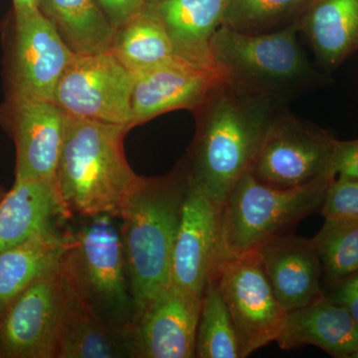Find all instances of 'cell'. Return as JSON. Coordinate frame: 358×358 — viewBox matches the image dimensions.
<instances>
[{
    "mask_svg": "<svg viewBox=\"0 0 358 358\" xmlns=\"http://www.w3.org/2000/svg\"><path fill=\"white\" fill-rule=\"evenodd\" d=\"M110 52L133 73L148 69L174 56L171 39L148 3L115 29Z\"/></svg>",
    "mask_w": 358,
    "mask_h": 358,
    "instance_id": "cell-24",
    "label": "cell"
},
{
    "mask_svg": "<svg viewBox=\"0 0 358 358\" xmlns=\"http://www.w3.org/2000/svg\"><path fill=\"white\" fill-rule=\"evenodd\" d=\"M183 159L171 173L141 178L120 212L122 246L134 303V322L171 284V258L188 188Z\"/></svg>",
    "mask_w": 358,
    "mask_h": 358,
    "instance_id": "cell-2",
    "label": "cell"
},
{
    "mask_svg": "<svg viewBox=\"0 0 358 358\" xmlns=\"http://www.w3.org/2000/svg\"><path fill=\"white\" fill-rule=\"evenodd\" d=\"M13 96L54 101L63 73L75 57L40 8L14 11Z\"/></svg>",
    "mask_w": 358,
    "mask_h": 358,
    "instance_id": "cell-11",
    "label": "cell"
},
{
    "mask_svg": "<svg viewBox=\"0 0 358 358\" xmlns=\"http://www.w3.org/2000/svg\"><path fill=\"white\" fill-rule=\"evenodd\" d=\"M134 74L133 128L171 110L194 112L224 81L218 72L176 56Z\"/></svg>",
    "mask_w": 358,
    "mask_h": 358,
    "instance_id": "cell-13",
    "label": "cell"
},
{
    "mask_svg": "<svg viewBox=\"0 0 358 358\" xmlns=\"http://www.w3.org/2000/svg\"><path fill=\"white\" fill-rule=\"evenodd\" d=\"M299 34L294 23L257 34L221 25L211 41L214 65L238 91L287 103L326 81L301 48Z\"/></svg>",
    "mask_w": 358,
    "mask_h": 358,
    "instance_id": "cell-4",
    "label": "cell"
},
{
    "mask_svg": "<svg viewBox=\"0 0 358 358\" xmlns=\"http://www.w3.org/2000/svg\"><path fill=\"white\" fill-rule=\"evenodd\" d=\"M134 74L110 51L75 55L54 94L66 114L133 129Z\"/></svg>",
    "mask_w": 358,
    "mask_h": 358,
    "instance_id": "cell-9",
    "label": "cell"
},
{
    "mask_svg": "<svg viewBox=\"0 0 358 358\" xmlns=\"http://www.w3.org/2000/svg\"><path fill=\"white\" fill-rule=\"evenodd\" d=\"M312 241L329 286L358 273V219H326Z\"/></svg>",
    "mask_w": 358,
    "mask_h": 358,
    "instance_id": "cell-26",
    "label": "cell"
},
{
    "mask_svg": "<svg viewBox=\"0 0 358 358\" xmlns=\"http://www.w3.org/2000/svg\"><path fill=\"white\" fill-rule=\"evenodd\" d=\"M14 11H27L39 8L40 0H13Z\"/></svg>",
    "mask_w": 358,
    "mask_h": 358,
    "instance_id": "cell-32",
    "label": "cell"
},
{
    "mask_svg": "<svg viewBox=\"0 0 358 358\" xmlns=\"http://www.w3.org/2000/svg\"><path fill=\"white\" fill-rule=\"evenodd\" d=\"M284 109L282 101L217 85L193 112L196 131L185 157L190 185L222 208Z\"/></svg>",
    "mask_w": 358,
    "mask_h": 358,
    "instance_id": "cell-1",
    "label": "cell"
},
{
    "mask_svg": "<svg viewBox=\"0 0 358 358\" xmlns=\"http://www.w3.org/2000/svg\"><path fill=\"white\" fill-rule=\"evenodd\" d=\"M324 219H358V179L336 178L320 208Z\"/></svg>",
    "mask_w": 358,
    "mask_h": 358,
    "instance_id": "cell-28",
    "label": "cell"
},
{
    "mask_svg": "<svg viewBox=\"0 0 358 358\" xmlns=\"http://www.w3.org/2000/svg\"><path fill=\"white\" fill-rule=\"evenodd\" d=\"M334 179L282 189L261 183L247 171L221 208L220 262L255 251L268 240L286 234L301 219L320 211Z\"/></svg>",
    "mask_w": 358,
    "mask_h": 358,
    "instance_id": "cell-6",
    "label": "cell"
},
{
    "mask_svg": "<svg viewBox=\"0 0 358 358\" xmlns=\"http://www.w3.org/2000/svg\"><path fill=\"white\" fill-rule=\"evenodd\" d=\"M338 138L284 109L275 117L249 169L264 185L292 189L336 178Z\"/></svg>",
    "mask_w": 358,
    "mask_h": 358,
    "instance_id": "cell-7",
    "label": "cell"
},
{
    "mask_svg": "<svg viewBox=\"0 0 358 358\" xmlns=\"http://www.w3.org/2000/svg\"><path fill=\"white\" fill-rule=\"evenodd\" d=\"M145 3H152V2L157 1V0H143Z\"/></svg>",
    "mask_w": 358,
    "mask_h": 358,
    "instance_id": "cell-33",
    "label": "cell"
},
{
    "mask_svg": "<svg viewBox=\"0 0 358 358\" xmlns=\"http://www.w3.org/2000/svg\"><path fill=\"white\" fill-rule=\"evenodd\" d=\"M129 129L66 114L55 183L71 220L119 217L141 178L124 155V138Z\"/></svg>",
    "mask_w": 358,
    "mask_h": 358,
    "instance_id": "cell-3",
    "label": "cell"
},
{
    "mask_svg": "<svg viewBox=\"0 0 358 358\" xmlns=\"http://www.w3.org/2000/svg\"><path fill=\"white\" fill-rule=\"evenodd\" d=\"M3 195H4V192H2V190H1V189H0V199H2V196H3Z\"/></svg>",
    "mask_w": 358,
    "mask_h": 358,
    "instance_id": "cell-35",
    "label": "cell"
},
{
    "mask_svg": "<svg viewBox=\"0 0 358 358\" xmlns=\"http://www.w3.org/2000/svg\"><path fill=\"white\" fill-rule=\"evenodd\" d=\"M275 343L284 350L313 345L334 358H352L358 350V324L345 307L324 294L287 313Z\"/></svg>",
    "mask_w": 358,
    "mask_h": 358,
    "instance_id": "cell-18",
    "label": "cell"
},
{
    "mask_svg": "<svg viewBox=\"0 0 358 358\" xmlns=\"http://www.w3.org/2000/svg\"><path fill=\"white\" fill-rule=\"evenodd\" d=\"M70 239L67 225L0 252V317L33 282L61 268Z\"/></svg>",
    "mask_w": 358,
    "mask_h": 358,
    "instance_id": "cell-22",
    "label": "cell"
},
{
    "mask_svg": "<svg viewBox=\"0 0 358 358\" xmlns=\"http://www.w3.org/2000/svg\"><path fill=\"white\" fill-rule=\"evenodd\" d=\"M96 2L115 30L147 6L143 0H96Z\"/></svg>",
    "mask_w": 358,
    "mask_h": 358,
    "instance_id": "cell-29",
    "label": "cell"
},
{
    "mask_svg": "<svg viewBox=\"0 0 358 358\" xmlns=\"http://www.w3.org/2000/svg\"><path fill=\"white\" fill-rule=\"evenodd\" d=\"M39 8L75 54L110 51L115 30L96 0H40Z\"/></svg>",
    "mask_w": 358,
    "mask_h": 358,
    "instance_id": "cell-23",
    "label": "cell"
},
{
    "mask_svg": "<svg viewBox=\"0 0 358 358\" xmlns=\"http://www.w3.org/2000/svg\"><path fill=\"white\" fill-rule=\"evenodd\" d=\"M15 179H55L66 113L54 101L11 96Z\"/></svg>",
    "mask_w": 358,
    "mask_h": 358,
    "instance_id": "cell-15",
    "label": "cell"
},
{
    "mask_svg": "<svg viewBox=\"0 0 358 358\" xmlns=\"http://www.w3.org/2000/svg\"><path fill=\"white\" fill-rule=\"evenodd\" d=\"M131 329L103 322L85 305L69 282L55 358L133 357Z\"/></svg>",
    "mask_w": 358,
    "mask_h": 358,
    "instance_id": "cell-21",
    "label": "cell"
},
{
    "mask_svg": "<svg viewBox=\"0 0 358 358\" xmlns=\"http://www.w3.org/2000/svg\"><path fill=\"white\" fill-rule=\"evenodd\" d=\"M70 225L64 268L71 287L103 322L131 329L134 303L127 271L119 218H78Z\"/></svg>",
    "mask_w": 358,
    "mask_h": 358,
    "instance_id": "cell-5",
    "label": "cell"
},
{
    "mask_svg": "<svg viewBox=\"0 0 358 358\" xmlns=\"http://www.w3.org/2000/svg\"><path fill=\"white\" fill-rule=\"evenodd\" d=\"M352 358H358V350L352 355Z\"/></svg>",
    "mask_w": 358,
    "mask_h": 358,
    "instance_id": "cell-34",
    "label": "cell"
},
{
    "mask_svg": "<svg viewBox=\"0 0 358 358\" xmlns=\"http://www.w3.org/2000/svg\"><path fill=\"white\" fill-rule=\"evenodd\" d=\"M310 0H228L223 25L238 32L267 33L293 24Z\"/></svg>",
    "mask_w": 358,
    "mask_h": 358,
    "instance_id": "cell-27",
    "label": "cell"
},
{
    "mask_svg": "<svg viewBox=\"0 0 358 358\" xmlns=\"http://www.w3.org/2000/svg\"><path fill=\"white\" fill-rule=\"evenodd\" d=\"M201 300L173 284L160 292L131 326L133 358H193Z\"/></svg>",
    "mask_w": 358,
    "mask_h": 358,
    "instance_id": "cell-14",
    "label": "cell"
},
{
    "mask_svg": "<svg viewBox=\"0 0 358 358\" xmlns=\"http://www.w3.org/2000/svg\"><path fill=\"white\" fill-rule=\"evenodd\" d=\"M227 3L228 0H157L148 4L164 25L174 56L218 72L211 41L223 25Z\"/></svg>",
    "mask_w": 358,
    "mask_h": 358,
    "instance_id": "cell-19",
    "label": "cell"
},
{
    "mask_svg": "<svg viewBox=\"0 0 358 358\" xmlns=\"http://www.w3.org/2000/svg\"><path fill=\"white\" fill-rule=\"evenodd\" d=\"M195 357L241 358L229 310L215 279L208 282L202 296Z\"/></svg>",
    "mask_w": 358,
    "mask_h": 358,
    "instance_id": "cell-25",
    "label": "cell"
},
{
    "mask_svg": "<svg viewBox=\"0 0 358 358\" xmlns=\"http://www.w3.org/2000/svg\"><path fill=\"white\" fill-rule=\"evenodd\" d=\"M68 289L62 264L11 303L0 317V357L55 358Z\"/></svg>",
    "mask_w": 358,
    "mask_h": 358,
    "instance_id": "cell-10",
    "label": "cell"
},
{
    "mask_svg": "<svg viewBox=\"0 0 358 358\" xmlns=\"http://www.w3.org/2000/svg\"><path fill=\"white\" fill-rule=\"evenodd\" d=\"M336 178L358 179V138L339 141L334 157Z\"/></svg>",
    "mask_w": 358,
    "mask_h": 358,
    "instance_id": "cell-30",
    "label": "cell"
},
{
    "mask_svg": "<svg viewBox=\"0 0 358 358\" xmlns=\"http://www.w3.org/2000/svg\"><path fill=\"white\" fill-rule=\"evenodd\" d=\"M221 207L189 185L171 258V284L201 300L220 263Z\"/></svg>",
    "mask_w": 358,
    "mask_h": 358,
    "instance_id": "cell-12",
    "label": "cell"
},
{
    "mask_svg": "<svg viewBox=\"0 0 358 358\" xmlns=\"http://www.w3.org/2000/svg\"><path fill=\"white\" fill-rule=\"evenodd\" d=\"M294 23L324 70L358 51V0H310Z\"/></svg>",
    "mask_w": 358,
    "mask_h": 358,
    "instance_id": "cell-20",
    "label": "cell"
},
{
    "mask_svg": "<svg viewBox=\"0 0 358 358\" xmlns=\"http://www.w3.org/2000/svg\"><path fill=\"white\" fill-rule=\"evenodd\" d=\"M71 221L55 179H15L0 199V252Z\"/></svg>",
    "mask_w": 358,
    "mask_h": 358,
    "instance_id": "cell-17",
    "label": "cell"
},
{
    "mask_svg": "<svg viewBox=\"0 0 358 358\" xmlns=\"http://www.w3.org/2000/svg\"><path fill=\"white\" fill-rule=\"evenodd\" d=\"M213 279L229 310L241 358L275 341L287 313L275 298L256 250L224 259Z\"/></svg>",
    "mask_w": 358,
    "mask_h": 358,
    "instance_id": "cell-8",
    "label": "cell"
},
{
    "mask_svg": "<svg viewBox=\"0 0 358 358\" xmlns=\"http://www.w3.org/2000/svg\"><path fill=\"white\" fill-rule=\"evenodd\" d=\"M275 298L287 313L324 296L322 266L312 239L280 235L256 249Z\"/></svg>",
    "mask_w": 358,
    "mask_h": 358,
    "instance_id": "cell-16",
    "label": "cell"
},
{
    "mask_svg": "<svg viewBox=\"0 0 358 358\" xmlns=\"http://www.w3.org/2000/svg\"><path fill=\"white\" fill-rule=\"evenodd\" d=\"M331 287L327 296L345 307L358 324V273Z\"/></svg>",
    "mask_w": 358,
    "mask_h": 358,
    "instance_id": "cell-31",
    "label": "cell"
}]
</instances>
